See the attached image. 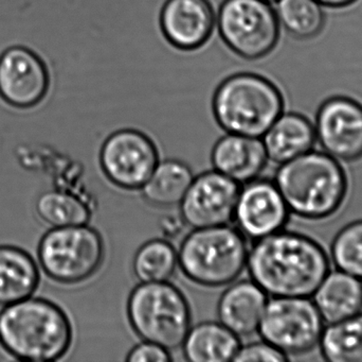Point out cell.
I'll return each mask as SVG.
<instances>
[{
  "label": "cell",
  "mask_w": 362,
  "mask_h": 362,
  "mask_svg": "<svg viewBox=\"0 0 362 362\" xmlns=\"http://www.w3.org/2000/svg\"><path fill=\"white\" fill-rule=\"evenodd\" d=\"M129 362H169L172 361L170 351L152 342L142 341L134 346L127 355Z\"/></svg>",
  "instance_id": "f1b7e54d"
},
{
  "label": "cell",
  "mask_w": 362,
  "mask_h": 362,
  "mask_svg": "<svg viewBox=\"0 0 362 362\" xmlns=\"http://www.w3.org/2000/svg\"><path fill=\"white\" fill-rule=\"evenodd\" d=\"M332 256L340 271L362 280V220L351 223L336 236Z\"/></svg>",
  "instance_id": "4316f807"
},
{
  "label": "cell",
  "mask_w": 362,
  "mask_h": 362,
  "mask_svg": "<svg viewBox=\"0 0 362 362\" xmlns=\"http://www.w3.org/2000/svg\"><path fill=\"white\" fill-rule=\"evenodd\" d=\"M323 319L306 298L274 297L266 303L257 333L285 355H302L320 342Z\"/></svg>",
  "instance_id": "9c48e42d"
},
{
  "label": "cell",
  "mask_w": 362,
  "mask_h": 362,
  "mask_svg": "<svg viewBox=\"0 0 362 362\" xmlns=\"http://www.w3.org/2000/svg\"><path fill=\"white\" fill-rule=\"evenodd\" d=\"M50 89L48 66L25 46H12L0 55V98L8 106L29 110L44 101Z\"/></svg>",
  "instance_id": "4fadbf2b"
},
{
  "label": "cell",
  "mask_w": 362,
  "mask_h": 362,
  "mask_svg": "<svg viewBox=\"0 0 362 362\" xmlns=\"http://www.w3.org/2000/svg\"><path fill=\"white\" fill-rule=\"evenodd\" d=\"M35 208L40 218L52 227L88 225L91 217L86 202L68 191L42 193L36 201Z\"/></svg>",
  "instance_id": "484cf974"
},
{
  "label": "cell",
  "mask_w": 362,
  "mask_h": 362,
  "mask_svg": "<svg viewBox=\"0 0 362 362\" xmlns=\"http://www.w3.org/2000/svg\"><path fill=\"white\" fill-rule=\"evenodd\" d=\"M177 267V251L165 239L146 242L134 257L133 271L140 283L168 282Z\"/></svg>",
  "instance_id": "d4e9b609"
},
{
  "label": "cell",
  "mask_w": 362,
  "mask_h": 362,
  "mask_svg": "<svg viewBox=\"0 0 362 362\" xmlns=\"http://www.w3.org/2000/svg\"><path fill=\"white\" fill-rule=\"evenodd\" d=\"M274 10L281 29L298 40L316 38L327 23L325 8L317 0H276Z\"/></svg>",
  "instance_id": "603a6c76"
},
{
  "label": "cell",
  "mask_w": 362,
  "mask_h": 362,
  "mask_svg": "<svg viewBox=\"0 0 362 362\" xmlns=\"http://www.w3.org/2000/svg\"><path fill=\"white\" fill-rule=\"evenodd\" d=\"M316 140L325 153L340 161L362 157V103L348 95L327 98L317 110Z\"/></svg>",
  "instance_id": "8fae6325"
},
{
  "label": "cell",
  "mask_w": 362,
  "mask_h": 362,
  "mask_svg": "<svg viewBox=\"0 0 362 362\" xmlns=\"http://www.w3.org/2000/svg\"><path fill=\"white\" fill-rule=\"evenodd\" d=\"M238 193L234 220L246 237L259 239L281 231L289 210L274 183L253 180Z\"/></svg>",
  "instance_id": "5bb4252c"
},
{
  "label": "cell",
  "mask_w": 362,
  "mask_h": 362,
  "mask_svg": "<svg viewBox=\"0 0 362 362\" xmlns=\"http://www.w3.org/2000/svg\"><path fill=\"white\" fill-rule=\"evenodd\" d=\"M315 305L323 320L339 322L362 312V281L344 271L327 273L315 291Z\"/></svg>",
  "instance_id": "d6986e66"
},
{
  "label": "cell",
  "mask_w": 362,
  "mask_h": 362,
  "mask_svg": "<svg viewBox=\"0 0 362 362\" xmlns=\"http://www.w3.org/2000/svg\"><path fill=\"white\" fill-rule=\"evenodd\" d=\"M42 271L50 280L63 285H78L99 272L105 259L101 234L88 225L52 227L37 249Z\"/></svg>",
  "instance_id": "52a82bcc"
},
{
  "label": "cell",
  "mask_w": 362,
  "mask_h": 362,
  "mask_svg": "<svg viewBox=\"0 0 362 362\" xmlns=\"http://www.w3.org/2000/svg\"><path fill=\"white\" fill-rule=\"evenodd\" d=\"M247 270L266 295L308 298L329 272L325 251L301 234L276 232L249 249Z\"/></svg>",
  "instance_id": "6da1fadb"
},
{
  "label": "cell",
  "mask_w": 362,
  "mask_h": 362,
  "mask_svg": "<svg viewBox=\"0 0 362 362\" xmlns=\"http://www.w3.org/2000/svg\"><path fill=\"white\" fill-rule=\"evenodd\" d=\"M268 159L286 163L312 150L316 142L314 123L297 112H283L263 135Z\"/></svg>",
  "instance_id": "ac0fdd59"
},
{
  "label": "cell",
  "mask_w": 362,
  "mask_h": 362,
  "mask_svg": "<svg viewBox=\"0 0 362 362\" xmlns=\"http://www.w3.org/2000/svg\"><path fill=\"white\" fill-rule=\"evenodd\" d=\"M288 356L266 341L252 342L240 346L234 362H284Z\"/></svg>",
  "instance_id": "83f0119b"
},
{
  "label": "cell",
  "mask_w": 362,
  "mask_h": 362,
  "mask_svg": "<svg viewBox=\"0 0 362 362\" xmlns=\"http://www.w3.org/2000/svg\"><path fill=\"white\" fill-rule=\"evenodd\" d=\"M266 1H269V2H276V0H266Z\"/></svg>",
  "instance_id": "4dcf8cb0"
},
{
  "label": "cell",
  "mask_w": 362,
  "mask_h": 362,
  "mask_svg": "<svg viewBox=\"0 0 362 362\" xmlns=\"http://www.w3.org/2000/svg\"><path fill=\"white\" fill-rule=\"evenodd\" d=\"M194 176L191 168L180 161H159L146 184L140 191L146 203L158 208L180 206Z\"/></svg>",
  "instance_id": "7402d4cb"
},
{
  "label": "cell",
  "mask_w": 362,
  "mask_h": 362,
  "mask_svg": "<svg viewBox=\"0 0 362 362\" xmlns=\"http://www.w3.org/2000/svg\"><path fill=\"white\" fill-rule=\"evenodd\" d=\"M274 184L289 212L305 219L335 214L348 191L346 172L337 159L312 151L281 164Z\"/></svg>",
  "instance_id": "3957f363"
},
{
  "label": "cell",
  "mask_w": 362,
  "mask_h": 362,
  "mask_svg": "<svg viewBox=\"0 0 362 362\" xmlns=\"http://www.w3.org/2000/svg\"><path fill=\"white\" fill-rule=\"evenodd\" d=\"M321 6L325 9H334V10H340V9L349 8L353 4L358 2L359 0H317Z\"/></svg>",
  "instance_id": "f546056e"
},
{
  "label": "cell",
  "mask_w": 362,
  "mask_h": 362,
  "mask_svg": "<svg viewBox=\"0 0 362 362\" xmlns=\"http://www.w3.org/2000/svg\"><path fill=\"white\" fill-rule=\"evenodd\" d=\"M127 319L142 341L168 351L181 349L192 327V310L182 291L168 282L140 283L127 301Z\"/></svg>",
  "instance_id": "8992f818"
},
{
  "label": "cell",
  "mask_w": 362,
  "mask_h": 362,
  "mask_svg": "<svg viewBox=\"0 0 362 362\" xmlns=\"http://www.w3.org/2000/svg\"><path fill=\"white\" fill-rule=\"evenodd\" d=\"M159 23L171 46L194 51L210 40L216 27V13L210 0H167Z\"/></svg>",
  "instance_id": "9a60e30c"
},
{
  "label": "cell",
  "mask_w": 362,
  "mask_h": 362,
  "mask_svg": "<svg viewBox=\"0 0 362 362\" xmlns=\"http://www.w3.org/2000/svg\"><path fill=\"white\" fill-rule=\"evenodd\" d=\"M216 25L226 46L248 61L269 55L282 30L274 6L266 0H223Z\"/></svg>",
  "instance_id": "ba28073f"
},
{
  "label": "cell",
  "mask_w": 362,
  "mask_h": 362,
  "mask_svg": "<svg viewBox=\"0 0 362 362\" xmlns=\"http://www.w3.org/2000/svg\"><path fill=\"white\" fill-rule=\"evenodd\" d=\"M246 236L229 225L193 229L181 242L178 267L198 286L219 288L235 282L247 267Z\"/></svg>",
  "instance_id": "5b68a950"
},
{
  "label": "cell",
  "mask_w": 362,
  "mask_h": 362,
  "mask_svg": "<svg viewBox=\"0 0 362 362\" xmlns=\"http://www.w3.org/2000/svg\"><path fill=\"white\" fill-rule=\"evenodd\" d=\"M319 344L327 361L362 362V315L331 323Z\"/></svg>",
  "instance_id": "cb8c5ba5"
},
{
  "label": "cell",
  "mask_w": 362,
  "mask_h": 362,
  "mask_svg": "<svg viewBox=\"0 0 362 362\" xmlns=\"http://www.w3.org/2000/svg\"><path fill=\"white\" fill-rule=\"evenodd\" d=\"M72 341L69 317L49 300L29 297L0 312V346L16 361H59Z\"/></svg>",
  "instance_id": "7a4b0ae2"
},
{
  "label": "cell",
  "mask_w": 362,
  "mask_h": 362,
  "mask_svg": "<svg viewBox=\"0 0 362 362\" xmlns=\"http://www.w3.org/2000/svg\"><path fill=\"white\" fill-rule=\"evenodd\" d=\"M267 295L252 281H240L229 285L219 298L217 317L221 324L238 338L257 333Z\"/></svg>",
  "instance_id": "e0dca14e"
},
{
  "label": "cell",
  "mask_w": 362,
  "mask_h": 362,
  "mask_svg": "<svg viewBox=\"0 0 362 362\" xmlns=\"http://www.w3.org/2000/svg\"><path fill=\"white\" fill-rule=\"evenodd\" d=\"M263 140L259 137L227 133L217 140L211 152L215 171L246 184L257 180L267 165Z\"/></svg>",
  "instance_id": "2e32d148"
},
{
  "label": "cell",
  "mask_w": 362,
  "mask_h": 362,
  "mask_svg": "<svg viewBox=\"0 0 362 362\" xmlns=\"http://www.w3.org/2000/svg\"><path fill=\"white\" fill-rule=\"evenodd\" d=\"M40 280L37 265L27 251L15 246H0V306L31 297Z\"/></svg>",
  "instance_id": "ffe728a7"
},
{
  "label": "cell",
  "mask_w": 362,
  "mask_h": 362,
  "mask_svg": "<svg viewBox=\"0 0 362 362\" xmlns=\"http://www.w3.org/2000/svg\"><path fill=\"white\" fill-rule=\"evenodd\" d=\"M240 346V338L219 321H204L191 327L181 350L187 361L229 362Z\"/></svg>",
  "instance_id": "44dd1931"
},
{
  "label": "cell",
  "mask_w": 362,
  "mask_h": 362,
  "mask_svg": "<svg viewBox=\"0 0 362 362\" xmlns=\"http://www.w3.org/2000/svg\"><path fill=\"white\" fill-rule=\"evenodd\" d=\"M154 140L137 129H121L102 145L100 167L105 178L123 191H140L159 163Z\"/></svg>",
  "instance_id": "30bf717a"
},
{
  "label": "cell",
  "mask_w": 362,
  "mask_h": 362,
  "mask_svg": "<svg viewBox=\"0 0 362 362\" xmlns=\"http://www.w3.org/2000/svg\"><path fill=\"white\" fill-rule=\"evenodd\" d=\"M212 110L227 133L261 138L284 112L285 98L280 87L265 76L238 72L217 86Z\"/></svg>",
  "instance_id": "277c9868"
},
{
  "label": "cell",
  "mask_w": 362,
  "mask_h": 362,
  "mask_svg": "<svg viewBox=\"0 0 362 362\" xmlns=\"http://www.w3.org/2000/svg\"><path fill=\"white\" fill-rule=\"evenodd\" d=\"M240 184L211 170L196 176L180 204V219L192 229L219 227L234 220Z\"/></svg>",
  "instance_id": "7c38bea8"
}]
</instances>
